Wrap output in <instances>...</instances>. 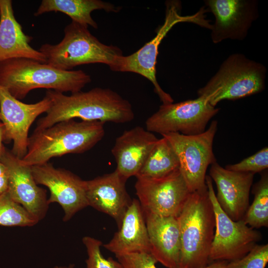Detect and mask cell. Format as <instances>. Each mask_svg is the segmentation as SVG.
<instances>
[{
	"label": "cell",
	"mask_w": 268,
	"mask_h": 268,
	"mask_svg": "<svg viewBox=\"0 0 268 268\" xmlns=\"http://www.w3.org/2000/svg\"><path fill=\"white\" fill-rule=\"evenodd\" d=\"M38 185L47 187L50 192L47 201L58 203L67 221L76 212L89 206L86 194V181L69 170L56 168L49 162L31 166Z\"/></svg>",
	"instance_id": "12"
},
{
	"label": "cell",
	"mask_w": 268,
	"mask_h": 268,
	"mask_svg": "<svg viewBox=\"0 0 268 268\" xmlns=\"http://www.w3.org/2000/svg\"><path fill=\"white\" fill-rule=\"evenodd\" d=\"M0 63L15 58H27L45 63L44 55L33 48V38L25 34L14 16L11 0H0Z\"/></svg>",
	"instance_id": "20"
},
{
	"label": "cell",
	"mask_w": 268,
	"mask_h": 268,
	"mask_svg": "<svg viewBox=\"0 0 268 268\" xmlns=\"http://www.w3.org/2000/svg\"><path fill=\"white\" fill-rule=\"evenodd\" d=\"M268 263V244H257L241 259L228 262L225 268H265Z\"/></svg>",
	"instance_id": "27"
},
{
	"label": "cell",
	"mask_w": 268,
	"mask_h": 268,
	"mask_svg": "<svg viewBox=\"0 0 268 268\" xmlns=\"http://www.w3.org/2000/svg\"><path fill=\"white\" fill-rule=\"evenodd\" d=\"M87 253L86 268H123L121 264L112 257L106 259L102 255L100 247L102 242L97 239L85 236L82 238Z\"/></svg>",
	"instance_id": "26"
},
{
	"label": "cell",
	"mask_w": 268,
	"mask_h": 268,
	"mask_svg": "<svg viewBox=\"0 0 268 268\" xmlns=\"http://www.w3.org/2000/svg\"><path fill=\"white\" fill-rule=\"evenodd\" d=\"M158 139L140 126L124 131L111 149L117 164L116 170L127 179L136 176Z\"/></svg>",
	"instance_id": "19"
},
{
	"label": "cell",
	"mask_w": 268,
	"mask_h": 268,
	"mask_svg": "<svg viewBox=\"0 0 268 268\" xmlns=\"http://www.w3.org/2000/svg\"><path fill=\"white\" fill-rule=\"evenodd\" d=\"M228 263L225 261H214L203 268H225Z\"/></svg>",
	"instance_id": "32"
},
{
	"label": "cell",
	"mask_w": 268,
	"mask_h": 268,
	"mask_svg": "<svg viewBox=\"0 0 268 268\" xmlns=\"http://www.w3.org/2000/svg\"><path fill=\"white\" fill-rule=\"evenodd\" d=\"M268 167V148L265 147L237 163L226 165L225 168L231 171L250 172L255 174L261 173L267 170Z\"/></svg>",
	"instance_id": "28"
},
{
	"label": "cell",
	"mask_w": 268,
	"mask_h": 268,
	"mask_svg": "<svg viewBox=\"0 0 268 268\" xmlns=\"http://www.w3.org/2000/svg\"><path fill=\"white\" fill-rule=\"evenodd\" d=\"M254 199L243 218L249 226L258 229L268 226V174L267 169L261 172L260 180L254 185Z\"/></svg>",
	"instance_id": "24"
},
{
	"label": "cell",
	"mask_w": 268,
	"mask_h": 268,
	"mask_svg": "<svg viewBox=\"0 0 268 268\" xmlns=\"http://www.w3.org/2000/svg\"><path fill=\"white\" fill-rule=\"evenodd\" d=\"M266 72L261 63L242 54H233L198 90V95L207 96L209 104L215 107L223 100H234L258 93L265 88Z\"/></svg>",
	"instance_id": "6"
},
{
	"label": "cell",
	"mask_w": 268,
	"mask_h": 268,
	"mask_svg": "<svg viewBox=\"0 0 268 268\" xmlns=\"http://www.w3.org/2000/svg\"><path fill=\"white\" fill-rule=\"evenodd\" d=\"M136 179V195L144 212L178 216L191 193L180 169L160 178Z\"/></svg>",
	"instance_id": "11"
},
{
	"label": "cell",
	"mask_w": 268,
	"mask_h": 268,
	"mask_svg": "<svg viewBox=\"0 0 268 268\" xmlns=\"http://www.w3.org/2000/svg\"><path fill=\"white\" fill-rule=\"evenodd\" d=\"M0 17H1V9L0 7Z\"/></svg>",
	"instance_id": "34"
},
{
	"label": "cell",
	"mask_w": 268,
	"mask_h": 268,
	"mask_svg": "<svg viewBox=\"0 0 268 268\" xmlns=\"http://www.w3.org/2000/svg\"><path fill=\"white\" fill-rule=\"evenodd\" d=\"M209 175L205 177L209 199L215 218L214 238L210 261H234L245 256L262 238V233L247 225L243 219L233 221L219 205Z\"/></svg>",
	"instance_id": "8"
},
{
	"label": "cell",
	"mask_w": 268,
	"mask_h": 268,
	"mask_svg": "<svg viewBox=\"0 0 268 268\" xmlns=\"http://www.w3.org/2000/svg\"><path fill=\"white\" fill-rule=\"evenodd\" d=\"M207 10L215 18L211 24V38L213 43L226 39L242 40L253 22L258 17L255 0H206Z\"/></svg>",
	"instance_id": "14"
},
{
	"label": "cell",
	"mask_w": 268,
	"mask_h": 268,
	"mask_svg": "<svg viewBox=\"0 0 268 268\" xmlns=\"http://www.w3.org/2000/svg\"><path fill=\"white\" fill-rule=\"evenodd\" d=\"M74 265L73 264H69L67 266H55L54 268H74Z\"/></svg>",
	"instance_id": "33"
},
{
	"label": "cell",
	"mask_w": 268,
	"mask_h": 268,
	"mask_svg": "<svg viewBox=\"0 0 268 268\" xmlns=\"http://www.w3.org/2000/svg\"><path fill=\"white\" fill-rule=\"evenodd\" d=\"M8 188V175L4 165L0 160V195L5 192Z\"/></svg>",
	"instance_id": "30"
},
{
	"label": "cell",
	"mask_w": 268,
	"mask_h": 268,
	"mask_svg": "<svg viewBox=\"0 0 268 268\" xmlns=\"http://www.w3.org/2000/svg\"><path fill=\"white\" fill-rule=\"evenodd\" d=\"M181 9L180 1H166L164 21L158 29L156 35L134 53L120 57L113 70L134 72L147 78L152 83L154 90L163 104L173 103L174 100L169 94L162 89L156 79V64L159 47L162 40L172 27L178 23H193L209 29L211 26L209 20L205 18L204 13L207 10L204 7L197 13L189 15H181Z\"/></svg>",
	"instance_id": "7"
},
{
	"label": "cell",
	"mask_w": 268,
	"mask_h": 268,
	"mask_svg": "<svg viewBox=\"0 0 268 268\" xmlns=\"http://www.w3.org/2000/svg\"><path fill=\"white\" fill-rule=\"evenodd\" d=\"M103 247L115 255L132 252L150 253L144 212L138 200H132L118 231Z\"/></svg>",
	"instance_id": "21"
},
{
	"label": "cell",
	"mask_w": 268,
	"mask_h": 268,
	"mask_svg": "<svg viewBox=\"0 0 268 268\" xmlns=\"http://www.w3.org/2000/svg\"><path fill=\"white\" fill-rule=\"evenodd\" d=\"M210 177L217 188L216 200L232 220L243 219L249 207V196L254 174L231 171L217 162L211 165Z\"/></svg>",
	"instance_id": "16"
},
{
	"label": "cell",
	"mask_w": 268,
	"mask_h": 268,
	"mask_svg": "<svg viewBox=\"0 0 268 268\" xmlns=\"http://www.w3.org/2000/svg\"><path fill=\"white\" fill-rule=\"evenodd\" d=\"M150 253L167 268H179L181 238L177 217L144 212Z\"/></svg>",
	"instance_id": "18"
},
{
	"label": "cell",
	"mask_w": 268,
	"mask_h": 268,
	"mask_svg": "<svg viewBox=\"0 0 268 268\" xmlns=\"http://www.w3.org/2000/svg\"><path fill=\"white\" fill-rule=\"evenodd\" d=\"M3 142H5L4 127L3 123L0 120V157L6 148L3 145Z\"/></svg>",
	"instance_id": "31"
},
{
	"label": "cell",
	"mask_w": 268,
	"mask_h": 268,
	"mask_svg": "<svg viewBox=\"0 0 268 268\" xmlns=\"http://www.w3.org/2000/svg\"><path fill=\"white\" fill-rule=\"evenodd\" d=\"M38 221L21 205L12 200L7 191L0 195V225L32 226Z\"/></svg>",
	"instance_id": "25"
},
{
	"label": "cell",
	"mask_w": 268,
	"mask_h": 268,
	"mask_svg": "<svg viewBox=\"0 0 268 268\" xmlns=\"http://www.w3.org/2000/svg\"><path fill=\"white\" fill-rule=\"evenodd\" d=\"M46 96L33 104L24 103L12 96L0 85V120L5 131V142L12 141L11 151L22 159L28 148L29 130L35 119L50 107Z\"/></svg>",
	"instance_id": "13"
},
{
	"label": "cell",
	"mask_w": 268,
	"mask_h": 268,
	"mask_svg": "<svg viewBox=\"0 0 268 268\" xmlns=\"http://www.w3.org/2000/svg\"><path fill=\"white\" fill-rule=\"evenodd\" d=\"M45 96L50 100L46 115L39 119L34 131L42 130L59 122L80 119L122 124L132 121L134 114L130 102L115 91L96 87L88 91H80L66 95L47 90Z\"/></svg>",
	"instance_id": "1"
},
{
	"label": "cell",
	"mask_w": 268,
	"mask_h": 268,
	"mask_svg": "<svg viewBox=\"0 0 268 268\" xmlns=\"http://www.w3.org/2000/svg\"><path fill=\"white\" fill-rule=\"evenodd\" d=\"M180 169L177 155L165 137L158 139L136 175V178L164 177Z\"/></svg>",
	"instance_id": "23"
},
{
	"label": "cell",
	"mask_w": 268,
	"mask_h": 268,
	"mask_svg": "<svg viewBox=\"0 0 268 268\" xmlns=\"http://www.w3.org/2000/svg\"><path fill=\"white\" fill-rule=\"evenodd\" d=\"M181 251L179 268L208 265L215 229V218L206 187L191 193L177 217Z\"/></svg>",
	"instance_id": "4"
},
{
	"label": "cell",
	"mask_w": 268,
	"mask_h": 268,
	"mask_svg": "<svg viewBox=\"0 0 268 268\" xmlns=\"http://www.w3.org/2000/svg\"><path fill=\"white\" fill-rule=\"evenodd\" d=\"M39 51L45 57L46 64L63 70L100 63L108 65L113 71L123 56L119 47L101 43L88 27L73 21L65 27L64 36L60 42L43 44Z\"/></svg>",
	"instance_id": "5"
},
{
	"label": "cell",
	"mask_w": 268,
	"mask_h": 268,
	"mask_svg": "<svg viewBox=\"0 0 268 268\" xmlns=\"http://www.w3.org/2000/svg\"><path fill=\"white\" fill-rule=\"evenodd\" d=\"M91 81L90 76L82 70H63L30 59L0 63V85L19 100L37 88L75 93Z\"/></svg>",
	"instance_id": "3"
},
{
	"label": "cell",
	"mask_w": 268,
	"mask_h": 268,
	"mask_svg": "<svg viewBox=\"0 0 268 268\" xmlns=\"http://www.w3.org/2000/svg\"><path fill=\"white\" fill-rule=\"evenodd\" d=\"M219 111L206 96L178 103L162 104L145 121L146 129L163 134L178 133L196 135L203 133L208 122Z\"/></svg>",
	"instance_id": "10"
},
{
	"label": "cell",
	"mask_w": 268,
	"mask_h": 268,
	"mask_svg": "<svg viewBox=\"0 0 268 268\" xmlns=\"http://www.w3.org/2000/svg\"><path fill=\"white\" fill-rule=\"evenodd\" d=\"M217 129L213 121L203 133L192 135L178 133L163 134L178 157L180 170L191 193L206 187V172L208 166L216 162L212 146Z\"/></svg>",
	"instance_id": "9"
},
{
	"label": "cell",
	"mask_w": 268,
	"mask_h": 268,
	"mask_svg": "<svg viewBox=\"0 0 268 268\" xmlns=\"http://www.w3.org/2000/svg\"><path fill=\"white\" fill-rule=\"evenodd\" d=\"M0 160L7 170V192L10 197L38 221L41 220L46 214L49 204L46 191L36 183L31 167L23 164L21 159L6 148Z\"/></svg>",
	"instance_id": "15"
},
{
	"label": "cell",
	"mask_w": 268,
	"mask_h": 268,
	"mask_svg": "<svg viewBox=\"0 0 268 268\" xmlns=\"http://www.w3.org/2000/svg\"><path fill=\"white\" fill-rule=\"evenodd\" d=\"M123 268H157V260L150 253L132 252L116 255Z\"/></svg>",
	"instance_id": "29"
},
{
	"label": "cell",
	"mask_w": 268,
	"mask_h": 268,
	"mask_svg": "<svg viewBox=\"0 0 268 268\" xmlns=\"http://www.w3.org/2000/svg\"><path fill=\"white\" fill-rule=\"evenodd\" d=\"M121 8L100 0H43L34 15L37 16L51 11L61 12L68 15L71 21L97 29L98 25L91 15L93 11L118 12Z\"/></svg>",
	"instance_id": "22"
},
{
	"label": "cell",
	"mask_w": 268,
	"mask_h": 268,
	"mask_svg": "<svg viewBox=\"0 0 268 268\" xmlns=\"http://www.w3.org/2000/svg\"><path fill=\"white\" fill-rule=\"evenodd\" d=\"M104 124L99 121L77 122L72 119L59 122L42 130L34 131L29 137L27 151L21 159V162L32 166L66 154L83 153L103 138Z\"/></svg>",
	"instance_id": "2"
},
{
	"label": "cell",
	"mask_w": 268,
	"mask_h": 268,
	"mask_svg": "<svg viewBox=\"0 0 268 268\" xmlns=\"http://www.w3.org/2000/svg\"><path fill=\"white\" fill-rule=\"evenodd\" d=\"M127 180L115 170L86 181L88 205L112 217L118 228L132 201L126 188Z\"/></svg>",
	"instance_id": "17"
}]
</instances>
